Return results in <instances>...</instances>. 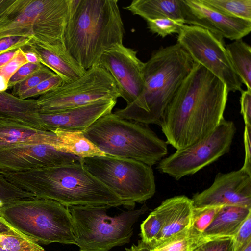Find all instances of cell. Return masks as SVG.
Segmentation results:
<instances>
[{"label": "cell", "instance_id": "cell-1", "mask_svg": "<svg viewBox=\"0 0 251 251\" xmlns=\"http://www.w3.org/2000/svg\"><path fill=\"white\" fill-rule=\"evenodd\" d=\"M228 94L225 83L194 62L159 124L167 144L180 150L210 134L224 118Z\"/></svg>", "mask_w": 251, "mask_h": 251}, {"label": "cell", "instance_id": "cell-2", "mask_svg": "<svg viewBox=\"0 0 251 251\" xmlns=\"http://www.w3.org/2000/svg\"><path fill=\"white\" fill-rule=\"evenodd\" d=\"M80 159L75 163L52 167L21 171L0 169V172L10 182L36 198L54 200L68 208H128L85 168Z\"/></svg>", "mask_w": 251, "mask_h": 251}, {"label": "cell", "instance_id": "cell-3", "mask_svg": "<svg viewBox=\"0 0 251 251\" xmlns=\"http://www.w3.org/2000/svg\"><path fill=\"white\" fill-rule=\"evenodd\" d=\"M118 0H75L64 42L69 53L86 70L106 50L123 44L125 33Z\"/></svg>", "mask_w": 251, "mask_h": 251}, {"label": "cell", "instance_id": "cell-4", "mask_svg": "<svg viewBox=\"0 0 251 251\" xmlns=\"http://www.w3.org/2000/svg\"><path fill=\"white\" fill-rule=\"evenodd\" d=\"M194 63L179 44L161 47L144 64L142 93L133 102L114 113L122 119L159 125L165 110Z\"/></svg>", "mask_w": 251, "mask_h": 251}, {"label": "cell", "instance_id": "cell-5", "mask_svg": "<svg viewBox=\"0 0 251 251\" xmlns=\"http://www.w3.org/2000/svg\"><path fill=\"white\" fill-rule=\"evenodd\" d=\"M75 0H10L0 15V39L31 38L47 45H65L64 34Z\"/></svg>", "mask_w": 251, "mask_h": 251}, {"label": "cell", "instance_id": "cell-6", "mask_svg": "<svg viewBox=\"0 0 251 251\" xmlns=\"http://www.w3.org/2000/svg\"><path fill=\"white\" fill-rule=\"evenodd\" d=\"M83 134L106 155L137 160L151 167L168 153L166 142L147 125L122 119L114 113L100 118Z\"/></svg>", "mask_w": 251, "mask_h": 251}, {"label": "cell", "instance_id": "cell-7", "mask_svg": "<svg viewBox=\"0 0 251 251\" xmlns=\"http://www.w3.org/2000/svg\"><path fill=\"white\" fill-rule=\"evenodd\" d=\"M0 216L38 243L75 244L69 208L55 201L38 198L19 201L1 209Z\"/></svg>", "mask_w": 251, "mask_h": 251}, {"label": "cell", "instance_id": "cell-8", "mask_svg": "<svg viewBox=\"0 0 251 251\" xmlns=\"http://www.w3.org/2000/svg\"><path fill=\"white\" fill-rule=\"evenodd\" d=\"M107 209L102 206L69 207L75 245L79 251H108L128 243L133 225L148 208L144 204L140 208L124 211L114 217L107 214Z\"/></svg>", "mask_w": 251, "mask_h": 251}, {"label": "cell", "instance_id": "cell-9", "mask_svg": "<svg viewBox=\"0 0 251 251\" xmlns=\"http://www.w3.org/2000/svg\"><path fill=\"white\" fill-rule=\"evenodd\" d=\"M85 168L124 201L130 209L156 192L151 167L142 162L108 155L81 158Z\"/></svg>", "mask_w": 251, "mask_h": 251}, {"label": "cell", "instance_id": "cell-10", "mask_svg": "<svg viewBox=\"0 0 251 251\" xmlns=\"http://www.w3.org/2000/svg\"><path fill=\"white\" fill-rule=\"evenodd\" d=\"M120 97L110 74L98 64L76 80L63 83L36 100L39 114H50Z\"/></svg>", "mask_w": 251, "mask_h": 251}, {"label": "cell", "instance_id": "cell-11", "mask_svg": "<svg viewBox=\"0 0 251 251\" xmlns=\"http://www.w3.org/2000/svg\"><path fill=\"white\" fill-rule=\"evenodd\" d=\"M235 132L234 123L223 118L210 134L163 158L156 168L177 180L193 175L228 153Z\"/></svg>", "mask_w": 251, "mask_h": 251}, {"label": "cell", "instance_id": "cell-12", "mask_svg": "<svg viewBox=\"0 0 251 251\" xmlns=\"http://www.w3.org/2000/svg\"><path fill=\"white\" fill-rule=\"evenodd\" d=\"M223 39L200 27L184 25L177 43L197 63L225 83L229 92L241 91L242 83L228 56Z\"/></svg>", "mask_w": 251, "mask_h": 251}, {"label": "cell", "instance_id": "cell-13", "mask_svg": "<svg viewBox=\"0 0 251 251\" xmlns=\"http://www.w3.org/2000/svg\"><path fill=\"white\" fill-rule=\"evenodd\" d=\"M144 64L137 57L136 51L121 44L104 52L97 64L110 74L120 97L129 104L144 89Z\"/></svg>", "mask_w": 251, "mask_h": 251}, {"label": "cell", "instance_id": "cell-14", "mask_svg": "<svg viewBox=\"0 0 251 251\" xmlns=\"http://www.w3.org/2000/svg\"><path fill=\"white\" fill-rule=\"evenodd\" d=\"M191 199L195 207L231 205L251 209V175L241 168L219 173L210 187Z\"/></svg>", "mask_w": 251, "mask_h": 251}, {"label": "cell", "instance_id": "cell-15", "mask_svg": "<svg viewBox=\"0 0 251 251\" xmlns=\"http://www.w3.org/2000/svg\"><path fill=\"white\" fill-rule=\"evenodd\" d=\"M180 4L184 24L205 29L221 38L242 39L251 31V21L225 16L201 0H181Z\"/></svg>", "mask_w": 251, "mask_h": 251}, {"label": "cell", "instance_id": "cell-16", "mask_svg": "<svg viewBox=\"0 0 251 251\" xmlns=\"http://www.w3.org/2000/svg\"><path fill=\"white\" fill-rule=\"evenodd\" d=\"M80 159L46 144L21 145L0 149V169L13 171L70 164Z\"/></svg>", "mask_w": 251, "mask_h": 251}, {"label": "cell", "instance_id": "cell-17", "mask_svg": "<svg viewBox=\"0 0 251 251\" xmlns=\"http://www.w3.org/2000/svg\"><path fill=\"white\" fill-rule=\"evenodd\" d=\"M117 99H104L77 108L39 114L42 130L84 132L100 118L112 113Z\"/></svg>", "mask_w": 251, "mask_h": 251}, {"label": "cell", "instance_id": "cell-18", "mask_svg": "<svg viewBox=\"0 0 251 251\" xmlns=\"http://www.w3.org/2000/svg\"><path fill=\"white\" fill-rule=\"evenodd\" d=\"M26 47L35 52L40 63L59 76L63 83L76 80L86 72L69 53L65 45H47L32 41Z\"/></svg>", "mask_w": 251, "mask_h": 251}, {"label": "cell", "instance_id": "cell-19", "mask_svg": "<svg viewBox=\"0 0 251 251\" xmlns=\"http://www.w3.org/2000/svg\"><path fill=\"white\" fill-rule=\"evenodd\" d=\"M163 218L162 229L152 246L189 230L194 209L191 199L184 195L167 199L159 206Z\"/></svg>", "mask_w": 251, "mask_h": 251}, {"label": "cell", "instance_id": "cell-20", "mask_svg": "<svg viewBox=\"0 0 251 251\" xmlns=\"http://www.w3.org/2000/svg\"><path fill=\"white\" fill-rule=\"evenodd\" d=\"M0 122L42 130L36 100H23L7 91L0 92Z\"/></svg>", "mask_w": 251, "mask_h": 251}, {"label": "cell", "instance_id": "cell-21", "mask_svg": "<svg viewBox=\"0 0 251 251\" xmlns=\"http://www.w3.org/2000/svg\"><path fill=\"white\" fill-rule=\"evenodd\" d=\"M57 141L58 135L54 131L0 122V149L31 144H46L55 148Z\"/></svg>", "mask_w": 251, "mask_h": 251}, {"label": "cell", "instance_id": "cell-22", "mask_svg": "<svg viewBox=\"0 0 251 251\" xmlns=\"http://www.w3.org/2000/svg\"><path fill=\"white\" fill-rule=\"evenodd\" d=\"M251 209L246 207L223 206L202 234L203 238L234 237L249 215Z\"/></svg>", "mask_w": 251, "mask_h": 251}, {"label": "cell", "instance_id": "cell-23", "mask_svg": "<svg viewBox=\"0 0 251 251\" xmlns=\"http://www.w3.org/2000/svg\"><path fill=\"white\" fill-rule=\"evenodd\" d=\"M180 3L181 0H134L124 9L146 21L161 18L183 20Z\"/></svg>", "mask_w": 251, "mask_h": 251}, {"label": "cell", "instance_id": "cell-24", "mask_svg": "<svg viewBox=\"0 0 251 251\" xmlns=\"http://www.w3.org/2000/svg\"><path fill=\"white\" fill-rule=\"evenodd\" d=\"M58 151L74 155L80 158L106 155L88 139L83 132L57 129Z\"/></svg>", "mask_w": 251, "mask_h": 251}, {"label": "cell", "instance_id": "cell-25", "mask_svg": "<svg viewBox=\"0 0 251 251\" xmlns=\"http://www.w3.org/2000/svg\"><path fill=\"white\" fill-rule=\"evenodd\" d=\"M226 49L233 67L242 83L251 90V48L242 39L234 40Z\"/></svg>", "mask_w": 251, "mask_h": 251}, {"label": "cell", "instance_id": "cell-26", "mask_svg": "<svg viewBox=\"0 0 251 251\" xmlns=\"http://www.w3.org/2000/svg\"><path fill=\"white\" fill-rule=\"evenodd\" d=\"M202 239V234L197 233L191 228L160 243L148 246L151 251H193Z\"/></svg>", "mask_w": 251, "mask_h": 251}, {"label": "cell", "instance_id": "cell-27", "mask_svg": "<svg viewBox=\"0 0 251 251\" xmlns=\"http://www.w3.org/2000/svg\"><path fill=\"white\" fill-rule=\"evenodd\" d=\"M206 6L227 17L251 21V0H201Z\"/></svg>", "mask_w": 251, "mask_h": 251}, {"label": "cell", "instance_id": "cell-28", "mask_svg": "<svg viewBox=\"0 0 251 251\" xmlns=\"http://www.w3.org/2000/svg\"><path fill=\"white\" fill-rule=\"evenodd\" d=\"M36 198L8 180L0 172V210L19 201Z\"/></svg>", "mask_w": 251, "mask_h": 251}, {"label": "cell", "instance_id": "cell-29", "mask_svg": "<svg viewBox=\"0 0 251 251\" xmlns=\"http://www.w3.org/2000/svg\"><path fill=\"white\" fill-rule=\"evenodd\" d=\"M163 223L162 213L158 206L141 224V240L148 246L151 245L159 234L163 226Z\"/></svg>", "mask_w": 251, "mask_h": 251}, {"label": "cell", "instance_id": "cell-30", "mask_svg": "<svg viewBox=\"0 0 251 251\" xmlns=\"http://www.w3.org/2000/svg\"><path fill=\"white\" fill-rule=\"evenodd\" d=\"M0 248L5 251H44V249L32 240L0 233Z\"/></svg>", "mask_w": 251, "mask_h": 251}, {"label": "cell", "instance_id": "cell-31", "mask_svg": "<svg viewBox=\"0 0 251 251\" xmlns=\"http://www.w3.org/2000/svg\"><path fill=\"white\" fill-rule=\"evenodd\" d=\"M147 28L150 32L164 38L173 33L178 34L185 25L181 19L161 18L146 20Z\"/></svg>", "mask_w": 251, "mask_h": 251}, {"label": "cell", "instance_id": "cell-32", "mask_svg": "<svg viewBox=\"0 0 251 251\" xmlns=\"http://www.w3.org/2000/svg\"><path fill=\"white\" fill-rule=\"evenodd\" d=\"M221 207H194L191 228L197 233L202 234Z\"/></svg>", "mask_w": 251, "mask_h": 251}, {"label": "cell", "instance_id": "cell-33", "mask_svg": "<svg viewBox=\"0 0 251 251\" xmlns=\"http://www.w3.org/2000/svg\"><path fill=\"white\" fill-rule=\"evenodd\" d=\"M55 75L50 69L44 66L25 80L14 85L12 87L11 94L19 98L27 91L34 88L42 81Z\"/></svg>", "mask_w": 251, "mask_h": 251}, {"label": "cell", "instance_id": "cell-34", "mask_svg": "<svg viewBox=\"0 0 251 251\" xmlns=\"http://www.w3.org/2000/svg\"><path fill=\"white\" fill-rule=\"evenodd\" d=\"M233 237L203 238L193 251H233Z\"/></svg>", "mask_w": 251, "mask_h": 251}, {"label": "cell", "instance_id": "cell-35", "mask_svg": "<svg viewBox=\"0 0 251 251\" xmlns=\"http://www.w3.org/2000/svg\"><path fill=\"white\" fill-rule=\"evenodd\" d=\"M63 83L62 79L57 75H55L42 81L34 88L27 91L19 98L23 100H26L31 97L40 96L60 86Z\"/></svg>", "mask_w": 251, "mask_h": 251}, {"label": "cell", "instance_id": "cell-36", "mask_svg": "<svg viewBox=\"0 0 251 251\" xmlns=\"http://www.w3.org/2000/svg\"><path fill=\"white\" fill-rule=\"evenodd\" d=\"M27 63L22 48H19L15 56L9 62L0 68V75L8 81L18 69Z\"/></svg>", "mask_w": 251, "mask_h": 251}, {"label": "cell", "instance_id": "cell-37", "mask_svg": "<svg viewBox=\"0 0 251 251\" xmlns=\"http://www.w3.org/2000/svg\"><path fill=\"white\" fill-rule=\"evenodd\" d=\"M43 66L41 63H26L23 65L9 79L8 83V88H12L14 85L25 80Z\"/></svg>", "mask_w": 251, "mask_h": 251}, {"label": "cell", "instance_id": "cell-38", "mask_svg": "<svg viewBox=\"0 0 251 251\" xmlns=\"http://www.w3.org/2000/svg\"><path fill=\"white\" fill-rule=\"evenodd\" d=\"M32 42L29 37L12 36L0 39V54L19 48H24Z\"/></svg>", "mask_w": 251, "mask_h": 251}, {"label": "cell", "instance_id": "cell-39", "mask_svg": "<svg viewBox=\"0 0 251 251\" xmlns=\"http://www.w3.org/2000/svg\"><path fill=\"white\" fill-rule=\"evenodd\" d=\"M241 113L245 126H251V90H241Z\"/></svg>", "mask_w": 251, "mask_h": 251}, {"label": "cell", "instance_id": "cell-40", "mask_svg": "<svg viewBox=\"0 0 251 251\" xmlns=\"http://www.w3.org/2000/svg\"><path fill=\"white\" fill-rule=\"evenodd\" d=\"M251 239V214L249 215L234 237L233 247H238Z\"/></svg>", "mask_w": 251, "mask_h": 251}, {"label": "cell", "instance_id": "cell-41", "mask_svg": "<svg viewBox=\"0 0 251 251\" xmlns=\"http://www.w3.org/2000/svg\"><path fill=\"white\" fill-rule=\"evenodd\" d=\"M244 144L245 159L241 169L251 175V126L245 125Z\"/></svg>", "mask_w": 251, "mask_h": 251}, {"label": "cell", "instance_id": "cell-42", "mask_svg": "<svg viewBox=\"0 0 251 251\" xmlns=\"http://www.w3.org/2000/svg\"><path fill=\"white\" fill-rule=\"evenodd\" d=\"M0 233L12 235L27 239H31L28 236L15 229L0 216Z\"/></svg>", "mask_w": 251, "mask_h": 251}, {"label": "cell", "instance_id": "cell-43", "mask_svg": "<svg viewBox=\"0 0 251 251\" xmlns=\"http://www.w3.org/2000/svg\"><path fill=\"white\" fill-rule=\"evenodd\" d=\"M18 49L0 54V68L9 62L15 56L18 52Z\"/></svg>", "mask_w": 251, "mask_h": 251}, {"label": "cell", "instance_id": "cell-44", "mask_svg": "<svg viewBox=\"0 0 251 251\" xmlns=\"http://www.w3.org/2000/svg\"><path fill=\"white\" fill-rule=\"evenodd\" d=\"M126 251H151L149 247L141 240L137 244H133L130 248H126Z\"/></svg>", "mask_w": 251, "mask_h": 251}, {"label": "cell", "instance_id": "cell-45", "mask_svg": "<svg viewBox=\"0 0 251 251\" xmlns=\"http://www.w3.org/2000/svg\"><path fill=\"white\" fill-rule=\"evenodd\" d=\"M23 50L27 63L32 64L40 63L39 59L35 52L29 50V49L26 50Z\"/></svg>", "mask_w": 251, "mask_h": 251}, {"label": "cell", "instance_id": "cell-46", "mask_svg": "<svg viewBox=\"0 0 251 251\" xmlns=\"http://www.w3.org/2000/svg\"><path fill=\"white\" fill-rule=\"evenodd\" d=\"M233 251H251V239L238 247H233Z\"/></svg>", "mask_w": 251, "mask_h": 251}, {"label": "cell", "instance_id": "cell-47", "mask_svg": "<svg viewBox=\"0 0 251 251\" xmlns=\"http://www.w3.org/2000/svg\"><path fill=\"white\" fill-rule=\"evenodd\" d=\"M8 81L2 75H0V92L6 91Z\"/></svg>", "mask_w": 251, "mask_h": 251}, {"label": "cell", "instance_id": "cell-48", "mask_svg": "<svg viewBox=\"0 0 251 251\" xmlns=\"http://www.w3.org/2000/svg\"><path fill=\"white\" fill-rule=\"evenodd\" d=\"M0 251H5L0 248Z\"/></svg>", "mask_w": 251, "mask_h": 251}]
</instances>
